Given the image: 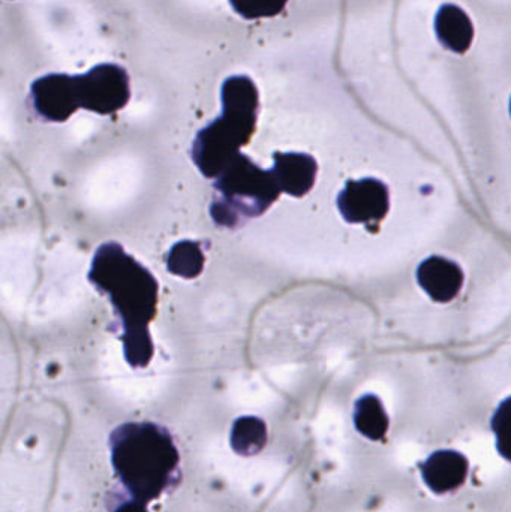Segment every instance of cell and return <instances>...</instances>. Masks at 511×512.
Returning <instances> with one entry per match:
<instances>
[{"label":"cell","mask_w":511,"mask_h":512,"mask_svg":"<svg viewBox=\"0 0 511 512\" xmlns=\"http://www.w3.org/2000/svg\"><path fill=\"white\" fill-rule=\"evenodd\" d=\"M90 282L110 297L122 318L123 349L128 363L144 367L152 358L147 324L155 315L158 283L116 243H105L96 251L89 273Z\"/></svg>","instance_id":"obj_1"},{"label":"cell","mask_w":511,"mask_h":512,"mask_svg":"<svg viewBox=\"0 0 511 512\" xmlns=\"http://www.w3.org/2000/svg\"><path fill=\"white\" fill-rule=\"evenodd\" d=\"M111 463L135 501L147 502L179 483V451L164 427L128 423L110 435Z\"/></svg>","instance_id":"obj_2"},{"label":"cell","mask_w":511,"mask_h":512,"mask_svg":"<svg viewBox=\"0 0 511 512\" xmlns=\"http://www.w3.org/2000/svg\"><path fill=\"white\" fill-rule=\"evenodd\" d=\"M224 113L200 131L192 156L206 177L221 176L240 155L239 149L254 134L260 96L254 81L246 75L227 78L221 92Z\"/></svg>","instance_id":"obj_3"},{"label":"cell","mask_w":511,"mask_h":512,"mask_svg":"<svg viewBox=\"0 0 511 512\" xmlns=\"http://www.w3.org/2000/svg\"><path fill=\"white\" fill-rule=\"evenodd\" d=\"M215 186L222 194V201L213 204L212 215L218 224L228 227L240 219L260 215L281 192L273 171L260 170L243 155L225 168Z\"/></svg>","instance_id":"obj_4"},{"label":"cell","mask_w":511,"mask_h":512,"mask_svg":"<svg viewBox=\"0 0 511 512\" xmlns=\"http://www.w3.org/2000/svg\"><path fill=\"white\" fill-rule=\"evenodd\" d=\"M81 108L98 114H111L128 104L131 98L129 77L122 66L102 63L77 75Z\"/></svg>","instance_id":"obj_5"},{"label":"cell","mask_w":511,"mask_h":512,"mask_svg":"<svg viewBox=\"0 0 511 512\" xmlns=\"http://www.w3.org/2000/svg\"><path fill=\"white\" fill-rule=\"evenodd\" d=\"M389 191L375 179L348 182L339 194L338 207L351 224H378L389 212Z\"/></svg>","instance_id":"obj_6"},{"label":"cell","mask_w":511,"mask_h":512,"mask_svg":"<svg viewBox=\"0 0 511 512\" xmlns=\"http://www.w3.org/2000/svg\"><path fill=\"white\" fill-rule=\"evenodd\" d=\"M32 98L35 110L51 122H65L78 108L77 75L48 74L32 84Z\"/></svg>","instance_id":"obj_7"},{"label":"cell","mask_w":511,"mask_h":512,"mask_svg":"<svg viewBox=\"0 0 511 512\" xmlns=\"http://www.w3.org/2000/svg\"><path fill=\"white\" fill-rule=\"evenodd\" d=\"M417 280L438 303L455 300L464 286V273L456 262L444 256H431L417 268Z\"/></svg>","instance_id":"obj_8"},{"label":"cell","mask_w":511,"mask_h":512,"mask_svg":"<svg viewBox=\"0 0 511 512\" xmlns=\"http://www.w3.org/2000/svg\"><path fill=\"white\" fill-rule=\"evenodd\" d=\"M423 480L435 493L458 490L468 475V460L458 451H437L422 465Z\"/></svg>","instance_id":"obj_9"},{"label":"cell","mask_w":511,"mask_h":512,"mask_svg":"<svg viewBox=\"0 0 511 512\" xmlns=\"http://www.w3.org/2000/svg\"><path fill=\"white\" fill-rule=\"evenodd\" d=\"M317 168L314 158L305 153H278L272 171L281 191L302 197L314 185Z\"/></svg>","instance_id":"obj_10"},{"label":"cell","mask_w":511,"mask_h":512,"mask_svg":"<svg viewBox=\"0 0 511 512\" xmlns=\"http://www.w3.org/2000/svg\"><path fill=\"white\" fill-rule=\"evenodd\" d=\"M435 32L441 44L456 54L467 53L473 44V21L464 9L453 3L441 6L435 17Z\"/></svg>","instance_id":"obj_11"},{"label":"cell","mask_w":511,"mask_h":512,"mask_svg":"<svg viewBox=\"0 0 511 512\" xmlns=\"http://www.w3.org/2000/svg\"><path fill=\"white\" fill-rule=\"evenodd\" d=\"M356 429L372 441H380L389 429V417L378 397L366 394L354 406Z\"/></svg>","instance_id":"obj_12"},{"label":"cell","mask_w":511,"mask_h":512,"mask_svg":"<svg viewBox=\"0 0 511 512\" xmlns=\"http://www.w3.org/2000/svg\"><path fill=\"white\" fill-rule=\"evenodd\" d=\"M231 447L240 456H255L267 442V429L257 417H242L234 423L230 436Z\"/></svg>","instance_id":"obj_13"},{"label":"cell","mask_w":511,"mask_h":512,"mask_svg":"<svg viewBox=\"0 0 511 512\" xmlns=\"http://www.w3.org/2000/svg\"><path fill=\"white\" fill-rule=\"evenodd\" d=\"M167 264L168 270L177 276L195 277L203 270V252L197 243H177L168 255Z\"/></svg>","instance_id":"obj_14"},{"label":"cell","mask_w":511,"mask_h":512,"mask_svg":"<svg viewBox=\"0 0 511 512\" xmlns=\"http://www.w3.org/2000/svg\"><path fill=\"white\" fill-rule=\"evenodd\" d=\"M288 0H230L237 14L246 20H258V18H270L284 11Z\"/></svg>","instance_id":"obj_15"},{"label":"cell","mask_w":511,"mask_h":512,"mask_svg":"<svg viewBox=\"0 0 511 512\" xmlns=\"http://www.w3.org/2000/svg\"><path fill=\"white\" fill-rule=\"evenodd\" d=\"M492 429L497 436L498 451L511 462V397L498 406L492 418Z\"/></svg>","instance_id":"obj_16"},{"label":"cell","mask_w":511,"mask_h":512,"mask_svg":"<svg viewBox=\"0 0 511 512\" xmlns=\"http://www.w3.org/2000/svg\"><path fill=\"white\" fill-rule=\"evenodd\" d=\"M114 512H149L146 510V507H144L143 502L140 501H131V502H125V504L119 505V508H117Z\"/></svg>","instance_id":"obj_17"},{"label":"cell","mask_w":511,"mask_h":512,"mask_svg":"<svg viewBox=\"0 0 511 512\" xmlns=\"http://www.w3.org/2000/svg\"><path fill=\"white\" fill-rule=\"evenodd\" d=\"M510 114H511V99H510Z\"/></svg>","instance_id":"obj_18"}]
</instances>
